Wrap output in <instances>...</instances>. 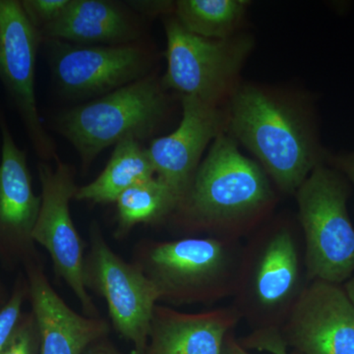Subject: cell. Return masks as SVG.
<instances>
[{"instance_id":"d6986e66","label":"cell","mask_w":354,"mask_h":354,"mask_svg":"<svg viewBox=\"0 0 354 354\" xmlns=\"http://www.w3.org/2000/svg\"><path fill=\"white\" fill-rule=\"evenodd\" d=\"M180 198L157 176L135 184L116 200L115 237L123 239L140 223H156L174 214Z\"/></svg>"},{"instance_id":"9c48e42d","label":"cell","mask_w":354,"mask_h":354,"mask_svg":"<svg viewBox=\"0 0 354 354\" xmlns=\"http://www.w3.org/2000/svg\"><path fill=\"white\" fill-rule=\"evenodd\" d=\"M38 169L41 205L32 241L50 254L55 274L73 291L83 315L100 318L99 310L84 285L85 243L70 212V201L78 189L73 169L62 160H57L55 167L39 162Z\"/></svg>"},{"instance_id":"6da1fadb","label":"cell","mask_w":354,"mask_h":354,"mask_svg":"<svg viewBox=\"0 0 354 354\" xmlns=\"http://www.w3.org/2000/svg\"><path fill=\"white\" fill-rule=\"evenodd\" d=\"M274 201L264 169L242 155L236 140L223 131L200 162L174 214L187 232L239 241Z\"/></svg>"},{"instance_id":"30bf717a","label":"cell","mask_w":354,"mask_h":354,"mask_svg":"<svg viewBox=\"0 0 354 354\" xmlns=\"http://www.w3.org/2000/svg\"><path fill=\"white\" fill-rule=\"evenodd\" d=\"M41 37L21 2L0 0V81L21 116L35 151L55 158L53 140L43 127L35 93L37 53Z\"/></svg>"},{"instance_id":"7a4b0ae2","label":"cell","mask_w":354,"mask_h":354,"mask_svg":"<svg viewBox=\"0 0 354 354\" xmlns=\"http://www.w3.org/2000/svg\"><path fill=\"white\" fill-rule=\"evenodd\" d=\"M230 127L253 153L277 187L295 194L324 153L304 115L274 93L254 85L235 88Z\"/></svg>"},{"instance_id":"3957f363","label":"cell","mask_w":354,"mask_h":354,"mask_svg":"<svg viewBox=\"0 0 354 354\" xmlns=\"http://www.w3.org/2000/svg\"><path fill=\"white\" fill-rule=\"evenodd\" d=\"M243 247L237 239L185 237L141 241L134 261L158 292V302L209 304L234 297Z\"/></svg>"},{"instance_id":"4316f807","label":"cell","mask_w":354,"mask_h":354,"mask_svg":"<svg viewBox=\"0 0 354 354\" xmlns=\"http://www.w3.org/2000/svg\"><path fill=\"white\" fill-rule=\"evenodd\" d=\"M221 354H250L241 346V342L234 337V330L225 337Z\"/></svg>"},{"instance_id":"8fae6325","label":"cell","mask_w":354,"mask_h":354,"mask_svg":"<svg viewBox=\"0 0 354 354\" xmlns=\"http://www.w3.org/2000/svg\"><path fill=\"white\" fill-rule=\"evenodd\" d=\"M279 332L302 354H354V304L344 286L310 281Z\"/></svg>"},{"instance_id":"5bb4252c","label":"cell","mask_w":354,"mask_h":354,"mask_svg":"<svg viewBox=\"0 0 354 354\" xmlns=\"http://www.w3.org/2000/svg\"><path fill=\"white\" fill-rule=\"evenodd\" d=\"M223 115L215 104L183 97V118L167 136L155 139L148 151L156 176L183 200L207 146L223 132Z\"/></svg>"},{"instance_id":"9a60e30c","label":"cell","mask_w":354,"mask_h":354,"mask_svg":"<svg viewBox=\"0 0 354 354\" xmlns=\"http://www.w3.org/2000/svg\"><path fill=\"white\" fill-rule=\"evenodd\" d=\"M29 298L41 335V354H84L109 337L111 326L101 318L80 315L53 290L38 260L25 264Z\"/></svg>"},{"instance_id":"e0dca14e","label":"cell","mask_w":354,"mask_h":354,"mask_svg":"<svg viewBox=\"0 0 354 354\" xmlns=\"http://www.w3.org/2000/svg\"><path fill=\"white\" fill-rule=\"evenodd\" d=\"M41 39L87 46L131 44L137 30L118 4L106 0H70L64 12L39 31Z\"/></svg>"},{"instance_id":"83f0119b","label":"cell","mask_w":354,"mask_h":354,"mask_svg":"<svg viewBox=\"0 0 354 354\" xmlns=\"http://www.w3.org/2000/svg\"><path fill=\"white\" fill-rule=\"evenodd\" d=\"M342 286H344L346 295H348V297L351 298V301L354 304V276L353 278L349 279L346 283H344Z\"/></svg>"},{"instance_id":"484cf974","label":"cell","mask_w":354,"mask_h":354,"mask_svg":"<svg viewBox=\"0 0 354 354\" xmlns=\"http://www.w3.org/2000/svg\"><path fill=\"white\" fill-rule=\"evenodd\" d=\"M84 354H124L114 346L113 342L109 341V337L100 339L95 342L85 351Z\"/></svg>"},{"instance_id":"ba28073f","label":"cell","mask_w":354,"mask_h":354,"mask_svg":"<svg viewBox=\"0 0 354 354\" xmlns=\"http://www.w3.org/2000/svg\"><path fill=\"white\" fill-rule=\"evenodd\" d=\"M167 73L162 85L207 104L218 106L234 92L236 77L252 48L246 37L203 38L185 29L176 18L165 23Z\"/></svg>"},{"instance_id":"7402d4cb","label":"cell","mask_w":354,"mask_h":354,"mask_svg":"<svg viewBox=\"0 0 354 354\" xmlns=\"http://www.w3.org/2000/svg\"><path fill=\"white\" fill-rule=\"evenodd\" d=\"M29 297L27 279H18L12 293L0 306V351L4 348L23 313L25 300Z\"/></svg>"},{"instance_id":"ac0fdd59","label":"cell","mask_w":354,"mask_h":354,"mask_svg":"<svg viewBox=\"0 0 354 354\" xmlns=\"http://www.w3.org/2000/svg\"><path fill=\"white\" fill-rule=\"evenodd\" d=\"M156 176L148 151L134 138L116 144L104 171L92 183L78 187L74 199L95 204L115 203L135 184Z\"/></svg>"},{"instance_id":"8992f818","label":"cell","mask_w":354,"mask_h":354,"mask_svg":"<svg viewBox=\"0 0 354 354\" xmlns=\"http://www.w3.org/2000/svg\"><path fill=\"white\" fill-rule=\"evenodd\" d=\"M165 106L160 84L145 77L70 109L60 116L58 129L87 167L109 146L148 135L164 115Z\"/></svg>"},{"instance_id":"cb8c5ba5","label":"cell","mask_w":354,"mask_h":354,"mask_svg":"<svg viewBox=\"0 0 354 354\" xmlns=\"http://www.w3.org/2000/svg\"><path fill=\"white\" fill-rule=\"evenodd\" d=\"M239 342L244 348H256L272 354H288L285 342L276 328L255 330Z\"/></svg>"},{"instance_id":"603a6c76","label":"cell","mask_w":354,"mask_h":354,"mask_svg":"<svg viewBox=\"0 0 354 354\" xmlns=\"http://www.w3.org/2000/svg\"><path fill=\"white\" fill-rule=\"evenodd\" d=\"M20 2L28 19L39 32L64 12L70 0H23Z\"/></svg>"},{"instance_id":"f1b7e54d","label":"cell","mask_w":354,"mask_h":354,"mask_svg":"<svg viewBox=\"0 0 354 354\" xmlns=\"http://www.w3.org/2000/svg\"><path fill=\"white\" fill-rule=\"evenodd\" d=\"M7 297L6 292H4L3 286H2L1 281H0V306L6 301Z\"/></svg>"},{"instance_id":"d4e9b609","label":"cell","mask_w":354,"mask_h":354,"mask_svg":"<svg viewBox=\"0 0 354 354\" xmlns=\"http://www.w3.org/2000/svg\"><path fill=\"white\" fill-rule=\"evenodd\" d=\"M330 164L354 185V152L330 156Z\"/></svg>"},{"instance_id":"52a82bcc","label":"cell","mask_w":354,"mask_h":354,"mask_svg":"<svg viewBox=\"0 0 354 354\" xmlns=\"http://www.w3.org/2000/svg\"><path fill=\"white\" fill-rule=\"evenodd\" d=\"M83 279L87 290L106 300L111 325L131 344V354H145L158 302L157 288L138 266L113 252L95 223L90 227Z\"/></svg>"},{"instance_id":"5b68a950","label":"cell","mask_w":354,"mask_h":354,"mask_svg":"<svg viewBox=\"0 0 354 354\" xmlns=\"http://www.w3.org/2000/svg\"><path fill=\"white\" fill-rule=\"evenodd\" d=\"M349 194L348 179L323 162L295 192L309 283L322 281L342 286L354 276V227L348 211Z\"/></svg>"},{"instance_id":"7c38bea8","label":"cell","mask_w":354,"mask_h":354,"mask_svg":"<svg viewBox=\"0 0 354 354\" xmlns=\"http://www.w3.org/2000/svg\"><path fill=\"white\" fill-rule=\"evenodd\" d=\"M50 44L51 69L64 93L77 97L109 94L143 78L148 53L134 44L87 46Z\"/></svg>"},{"instance_id":"4fadbf2b","label":"cell","mask_w":354,"mask_h":354,"mask_svg":"<svg viewBox=\"0 0 354 354\" xmlns=\"http://www.w3.org/2000/svg\"><path fill=\"white\" fill-rule=\"evenodd\" d=\"M0 248L25 264L37 260L32 230L41 209L35 194L27 155L14 141L4 118H0Z\"/></svg>"},{"instance_id":"44dd1931","label":"cell","mask_w":354,"mask_h":354,"mask_svg":"<svg viewBox=\"0 0 354 354\" xmlns=\"http://www.w3.org/2000/svg\"><path fill=\"white\" fill-rule=\"evenodd\" d=\"M0 354H41V335L32 310L23 313Z\"/></svg>"},{"instance_id":"277c9868","label":"cell","mask_w":354,"mask_h":354,"mask_svg":"<svg viewBox=\"0 0 354 354\" xmlns=\"http://www.w3.org/2000/svg\"><path fill=\"white\" fill-rule=\"evenodd\" d=\"M308 283L295 230L274 223L243 247L232 307L255 330L279 329Z\"/></svg>"},{"instance_id":"ffe728a7","label":"cell","mask_w":354,"mask_h":354,"mask_svg":"<svg viewBox=\"0 0 354 354\" xmlns=\"http://www.w3.org/2000/svg\"><path fill=\"white\" fill-rule=\"evenodd\" d=\"M248 4L244 0H179L174 12L177 21L192 34L223 39L234 36Z\"/></svg>"},{"instance_id":"2e32d148","label":"cell","mask_w":354,"mask_h":354,"mask_svg":"<svg viewBox=\"0 0 354 354\" xmlns=\"http://www.w3.org/2000/svg\"><path fill=\"white\" fill-rule=\"evenodd\" d=\"M241 320L232 306L187 314L158 304L145 354H221L225 337Z\"/></svg>"}]
</instances>
